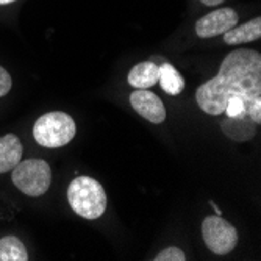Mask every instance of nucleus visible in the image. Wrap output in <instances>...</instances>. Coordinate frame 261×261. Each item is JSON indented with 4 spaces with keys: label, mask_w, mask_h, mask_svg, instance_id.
Wrapping results in <instances>:
<instances>
[{
    "label": "nucleus",
    "mask_w": 261,
    "mask_h": 261,
    "mask_svg": "<svg viewBox=\"0 0 261 261\" xmlns=\"http://www.w3.org/2000/svg\"><path fill=\"white\" fill-rule=\"evenodd\" d=\"M16 0H0V5H7V4H13Z\"/></svg>",
    "instance_id": "a211bd4d"
},
{
    "label": "nucleus",
    "mask_w": 261,
    "mask_h": 261,
    "mask_svg": "<svg viewBox=\"0 0 261 261\" xmlns=\"http://www.w3.org/2000/svg\"><path fill=\"white\" fill-rule=\"evenodd\" d=\"M11 180L23 194L30 197H39L49 191L52 185L50 164L39 158H29L23 161L20 160L13 168Z\"/></svg>",
    "instance_id": "20e7f679"
},
{
    "label": "nucleus",
    "mask_w": 261,
    "mask_h": 261,
    "mask_svg": "<svg viewBox=\"0 0 261 261\" xmlns=\"http://www.w3.org/2000/svg\"><path fill=\"white\" fill-rule=\"evenodd\" d=\"M155 261H185L186 255L181 249L171 246V247H166L163 249L160 253H156V256L153 258Z\"/></svg>",
    "instance_id": "4468645a"
},
{
    "label": "nucleus",
    "mask_w": 261,
    "mask_h": 261,
    "mask_svg": "<svg viewBox=\"0 0 261 261\" xmlns=\"http://www.w3.org/2000/svg\"><path fill=\"white\" fill-rule=\"evenodd\" d=\"M158 69H160L158 83L164 92H168L169 96H177V94H180L185 89V79L172 64L164 63L158 66Z\"/></svg>",
    "instance_id": "f8f14e48"
},
{
    "label": "nucleus",
    "mask_w": 261,
    "mask_h": 261,
    "mask_svg": "<svg viewBox=\"0 0 261 261\" xmlns=\"http://www.w3.org/2000/svg\"><path fill=\"white\" fill-rule=\"evenodd\" d=\"M132 108L152 124H161L166 119V108L161 99L147 89H136L130 94Z\"/></svg>",
    "instance_id": "0eeeda50"
},
{
    "label": "nucleus",
    "mask_w": 261,
    "mask_h": 261,
    "mask_svg": "<svg viewBox=\"0 0 261 261\" xmlns=\"http://www.w3.org/2000/svg\"><path fill=\"white\" fill-rule=\"evenodd\" d=\"M158 77H160L158 66L152 61H142L130 69L127 82L130 86L136 89H149L158 85Z\"/></svg>",
    "instance_id": "9d476101"
},
{
    "label": "nucleus",
    "mask_w": 261,
    "mask_h": 261,
    "mask_svg": "<svg viewBox=\"0 0 261 261\" xmlns=\"http://www.w3.org/2000/svg\"><path fill=\"white\" fill-rule=\"evenodd\" d=\"M200 2L206 7H216V5H221L224 0H200Z\"/></svg>",
    "instance_id": "dca6fc26"
},
{
    "label": "nucleus",
    "mask_w": 261,
    "mask_h": 261,
    "mask_svg": "<svg viewBox=\"0 0 261 261\" xmlns=\"http://www.w3.org/2000/svg\"><path fill=\"white\" fill-rule=\"evenodd\" d=\"M259 124H256L252 117H227L225 121L221 122L222 132L236 142H244L252 139L258 132Z\"/></svg>",
    "instance_id": "6e6552de"
},
{
    "label": "nucleus",
    "mask_w": 261,
    "mask_h": 261,
    "mask_svg": "<svg viewBox=\"0 0 261 261\" xmlns=\"http://www.w3.org/2000/svg\"><path fill=\"white\" fill-rule=\"evenodd\" d=\"M230 99H241L246 103L249 117L261 122V55L252 49L230 52L219 72L202 83L196 91V102L210 116L225 111Z\"/></svg>",
    "instance_id": "f257e3e1"
},
{
    "label": "nucleus",
    "mask_w": 261,
    "mask_h": 261,
    "mask_svg": "<svg viewBox=\"0 0 261 261\" xmlns=\"http://www.w3.org/2000/svg\"><path fill=\"white\" fill-rule=\"evenodd\" d=\"M29 252L17 236H4L0 240V261H27Z\"/></svg>",
    "instance_id": "ddd939ff"
},
{
    "label": "nucleus",
    "mask_w": 261,
    "mask_h": 261,
    "mask_svg": "<svg viewBox=\"0 0 261 261\" xmlns=\"http://www.w3.org/2000/svg\"><path fill=\"white\" fill-rule=\"evenodd\" d=\"M210 205H211L213 208H215V213H216V215H219V216L222 215L221 210H219V206H218V205H215V202H210Z\"/></svg>",
    "instance_id": "f3484780"
},
{
    "label": "nucleus",
    "mask_w": 261,
    "mask_h": 261,
    "mask_svg": "<svg viewBox=\"0 0 261 261\" xmlns=\"http://www.w3.org/2000/svg\"><path fill=\"white\" fill-rule=\"evenodd\" d=\"M238 22L240 16L233 8H219L196 22V33L199 38H215L238 25Z\"/></svg>",
    "instance_id": "423d86ee"
},
{
    "label": "nucleus",
    "mask_w": 261,
    "mask_h": 261,
    "mask_svg": "<svg viewBox=\"0 0 261 261\" xmlns=\"http://www.w3.org/2000/svg\"><path fill=\"white\" fill-rule=\"evenodd\" d=\"M22 142L16 135L8 133L0 136V174L13 171L14 166L22 160Z\"/></svg>",
    "instance_id": "1a4fd4ad"
},
{
    "label": "nucleus",
    "mask_w": 261,
    "mask_h": 261,
    "mask_svg": "<svg viewBox=\"0 0 261 261\" xmlns=\"http://www.w3.org/2000/svg\"><path fill=\"white\" fill-rule=\"evenodd\" d=\"M261 38V17H255L243 25H234L228 32L224 33V41L228 45H238L252 41H258Z\"/></svg>",
    "instance_id": "9b49d317"
},
{
    "label": "nucleus",
    "mask_w": 261,
    "mask_h": 261,
    "mask_svg": "<svg viewBox=\"0 0 261 261\" xmlns=\"http://www.w3.org/2000/svg\"><path fill=\"white\" fill-rule=\"evenodd\" d=\"M67 200L79 216L94 221L102 218L107 210V193L97 180L82 175L67 188Z\"/></svg>",
    "instance_id": "f03ea898"
},
{
    "label": "nucleus",
    "mask_w": 261,
    "mask_h": 261,
    "mask_svg": "<svg viewBox=\"0 0 261 261\" xmlns=\"http://www.w3.org/2000/svg\"><path fill=\"white\" fill-rule=\"evenodd\" d=\"M202 236L206 247L216 255L230 253L238 244V231L222 216H206L202 222Z\"/></svg>",
    "instance_id": "39448f33"
},
{
    "label": "nucleus",
    "mask_w": 261,
    "mask_h": 261,
    "mask_svg": "<svg viewBox=\"0 0 261 261\" xmlns=\"http://www.w3.org/2000/svg\"><path fill=\"white\" fill-rule=\"evenodd\" d=\"M11 85H13V80H11V75L7 72V70L0 66V97L7 96L11 89Z\"/></svg>",
    "instance_id": "2eb2a0df"
},
{
    "label": "nucleus",
    "mask_w": 261,
    "mask_h": 261,
    "mask_svg": "<svg viewBox=\"0 0 261 261\" xmlns=\"http://www.w3.org/2000/svg\"><path fill=\"white\" fill-rule=\"evenodd\" d=\"M77 135V124L64 111L42 114L33 125V138L42 147L57 149L69 144Z\"/></svg>",
    "instance_id": "7ed1b4c3"
}]
</instances>
